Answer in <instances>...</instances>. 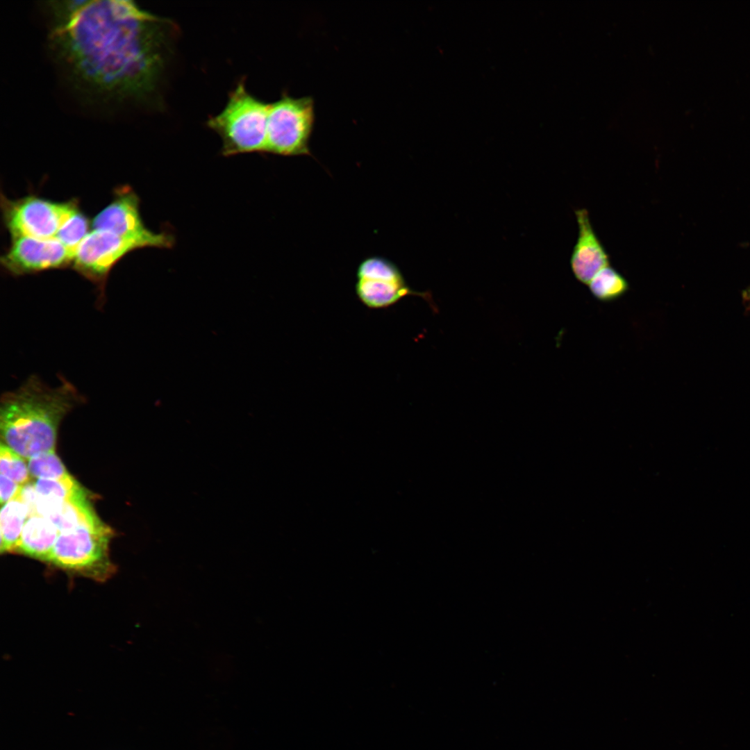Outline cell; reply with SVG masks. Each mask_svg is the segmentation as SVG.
I'll use <instances>...</instances> for the list:
<instances>
[{
	"label": "cell",
	"instance_id": "obj_22",
	"mask_svg": "<svg viewBox=\"0 0 750 750\" xmlns=\"http://www.w3.org/2000/svg\"><path fill=\"white\" fill-rule=\"evenodd\" d=\"M18 497L28 507L29 517L36 515V503L38 494L35 490V483L28 482L24 485Z\"/></svg>",
	"mask_w": 750,
	"mask_h": 750
},
{
	"label": "cell",
	"instance_id": "obj_14",
	"mask_svg": "<svg viewBox=\"0 0 750 750\" xmlns=\"http://www.w3.org/2000/svg\"><path fill=\"white\" fill-rule=\"evenodd\" d=\"M47 518L56 526L59 532L83 525L94 526L103 524L87 498L62 502L58 510Z\"/></svg>",
	"mask_w": 750,
	"mask_h": 750
},
{
	"label": "cell",
	"instance_id": "obj_16",
	"mask_svg": "<svg viewBox=\"0 0 750 750\" xmlns=\"http://www.w3.org/2000/svg\"><path fill=\"white\" fill-rule=\"evenodd\" d=\"M35 487L38 494L62 501L87 498L83 488L71 476L60 479H37Z\"/></svg>",
	"mask_w": 750,
	"mask_h": 750
},
{
	"label": "cell",
	"instance_id": "obj_17",
	"mask_svg": "<svg viewBox=\"0 0 750 750\" xmlns=\"http://www.w3.org/2000/svg\"><path fill=\"white\" fill-rule=\"evenodd\" d=\"M28 467L31 476L37 479H60L70 475L54 450L29 458Z\"/></svg>",
	"mask_w": 750,
	"mask_h": 750
},
{
	"label": "cell",
	"instance_id": "obj_4",
	"mask_svg": "<svg viewBox=\"0 0 750 750\" xmlns=\"http://www.w3.org/2000/svg\"><path fill=\"white\" fill-rule=\"evenodd\" d=\"M110 536V528L103 523L60 532L46 562L69 572L105 580L113 569L108 557Z\"/></svg>",
	"mask_w": 750,
	"mask_h": 750
},
{
	"label": "cell",
	"instance_id": "obj_1",
	"mask_svg": "<svg viewBox=\"0 0 750 750\" xmlns=\"http://www.w3.org/2000/svg\"><path fill=\"white\" fill-rule=\"evenodd\" d=\"M173 24L131 1H89L51 33L55 61L77 90L96 99L144 102L164 69Z\"/></svg>",
	"mask_w": 750,
	"mask_h": 750
},
{
	"label": "cell",
	"instance_id": "obj_18",
	"mask_svg": "<svg viewBox=\"0 0 750 750\" xmlns=\"http://www.w3.org/2000/svg\"><path fill=\"white\" fill-rule=\"evenodd\" d=\"M89 221L78 209L69 217L57 233L55 239L74 253L89 233Z\"/></svg>",
	"mask_w": 750,
	"mask_h": 750
},
{
	"label": "cell",
	"instance_id": "obj_6",
	"mask_svg": "<svg viewBox=\"0 0 750 750\" xmlns=\"http://www.w3.org/2000/svg\"><path fill=\"white\" fill-rule=\"evenodd\" d=\"M3 219L11 238L53 239L77 210L76 200L55 202L30 195L10 200L1 195Z\"/></svg>",
	"mask_w": 750,
	"mask_h": 750
},
{
	"label": "cell",
	"instance_id": "obj_10",
	"mask_svg": "<svg viewBox=\"0 0 750 750\" xmlns=\"http://www.w3.org/2000/svg\"><path fill=\"white\" fill-rule=\"evenodd\" d=\"M578 235L570 258V267L577 281L588 285L603 268L610 265L609 256L597 236L585 208L575 210Z\"/></svg>",
	"mask_w": 750,
	"mask_h": 750
},
{
	"label": "cell",
	"instance_id": "obj_8",
	"mask_svg": "<svg viewBox=\"0 0 750 750\" xmlns=\"http://www.w3.org/2000/svg\"><path fill=\"white\" fill-rule=\"evenodd\" d=\"M140 248L144 247L135 240L92 229L75 251L72 265L103 289L115 265L129 252Z\"/></svg>",
	"mask_w": 750,
	"mask_h": 750
},
{
	"label": "cell",
	"instance_id": "obj_9",
	"mask_svg": "<svg viewBox=\"0 0 750 750\" xmlns=\"http://www.w3.org/2000/svg\"><path fill=\"white\" fill-rule=\"evenodd\" d=\"M74 253L56 239L12 238L1 262L6 271L19 276L72 265Z\"/></svg>",
	"mask_w": 750,
	"mask_h": 750
},
{
	"label": "cell",
	"instance_id": "obj_21",
	"mask_svg": "<svg viewBox=\"0 0 750 750\" xmlns=\"http://www.w3.org/2000/svg\"><path fill=\"white\" fill-rule=\"evenodd\" d=\"M21 485L3 474L0 476V500L3 506L16 498L20 493Z\"/></svg>",
	"mask_w": 750,
	"mask_h": 750
},
{
	"label": "cell",
	"instance_id": "obj_11",
	"mask_svg": "<svg viewBox=\"0 0 750 750\" xmlns=\"http://www.w3.org/2000/svg\"><path fill=\"white\" fill-rule=\"evenodd\" d=\"M356 292L360 301L373 309L388 308L407 296H418L431 306L430 292H417L407 284L403 275L395 278H357Z\"/></svg>",
	"mask_w": 750,
	"mask_h": 750
},
{
	"label": "cell",
	"instance_id": "obj_13",
	"mask_svg": "<svg viewBox=\"0 0 750 750\" xmlns=\"http://www.w3.org/2000/svg\"><path fill=\"white\" fill-rule=\"evenodd\" d=\"M28 517V508L19 497L1 506L0 515V550L1 552L16 551L24 526Z\"/></svg>",
	"mask_w": 750,
	"mask_h": 750
},
{
	"label": "cell",
	"instance_id": "obj_12",
	"mask_svg": "<svg viewBox=\"0 0 750 750\" xmlns=\"http://www.w3.org/2000/svg\"><path fill=\"white\" fill-rule=\"evenodd\" d=\"M60 532L48 518L30 516L24 526L15 551L47 561Z\"/></svg>",
	"mask_w": 750,
	"mask_h": 750
},
{
	"label": "cell",
	"instance_id": "obj_2",
	"mask_svg": "<svg viewBox=\"0 0 750 750\" xmlns=\"http://www.w3.org/2000/svg\"><path fill=\"white\" fill-rule=\"evenodd\" d=\"M61 381L51 388L32 375L19 388L1 396V439L24 459L54 450L61 420L83 400L72 383Z\"/></svg>",
	"mask_w": 750,
	"mask_h": 750
},
{
	"label": "cell",
	"instance_id": "obj_15",
	"mask_svg": "<svg viewBox=\"0 0 750 750\" xmlns=\"http://www.w3.org/2000/svg\"><path fill=\"white\" fill-rule=\"evenodd\" d=\"M588 287L596 299L607 303L624 295L629 289V283L619 272L608 265L593 277L588 283Z\"/></svg>",
	"mask_w": 750,
	"mask_h": 750
},
{
	"label": "cell",
	"instance_id": "obj_5",
	"mask_svg": "<svg viewBox=\"0 0 750 750\" xmlns=\"http://www.w3.org/2000/svg\"><path fill=\"white\" fill-rule=\"evenodd\" d=\"M313 122L311 97L293 98L283 94L280 99L269 105L265 153L309 155Z\"/></svg>",
	"mask_w": 750,
	"mask_h": 750
},
{
	"label": "cell",
	"instance_id": "obj_7",
	"mask_svg": "<svg viewBox=\"0 0 750 750\" xmlns=\"http://www.w3.org/2000/svg\"><path fill=\"white\" fill-rule=\"evenodd\" d=\"M139 208V198L132 189L128 187L117 189L113 200L92 220V228L135 240L143 247L170 248L172 236L147 228L142 220Z\"/></svg>",
	"mask_w": 750,
	"mask_h": 750
},
{
	"label": "cell",
	"instance_id": "obj_3",
	"mask_svg": "<svg viewBox=\"0 0 750 750\" xmlns=\"http://www.w3.org/2000/svg\"><path fill=\"white\" fill-rule=\"evenodd\" d=\"M269 105L251 94L243 81L238 83L223 110L207 122L220 136L224 156L265 152Z\"/></svg>",
	"mask_w": 750,
	"mask_h": 750
},
{
	"label": "cell",
	"instance_id": "obj_19",
	"mask_svg": "<svg viewBox=\"0 0 750 750\" xmlns=\"http://www.w3.org/2000/svg\"><path fill=\"white\" fill-rule=\"evenodd\" d=\"M1 474L24 485L30 482L31 474L24 458L3 442L0 446Z\"/></svg>",
	"mask_w": 750,
	"mask_h": 750
},
{
	"label": "cell",
	"instance_id": "obj_20",
	"mask_svg": "<svg viewBox=\"0 0 750 750\" xmlns=\"http://www.w3.org/2000/svg\"><path fill=\"white\" fill-rule=\"evenodd\" d=\"M88 2L89 1H61L45 3L46 11L50 16L51 33L67 26Z\"/></svg>",
	"mask_w": 750,
	"mask_h": 750
}]
</instances>
